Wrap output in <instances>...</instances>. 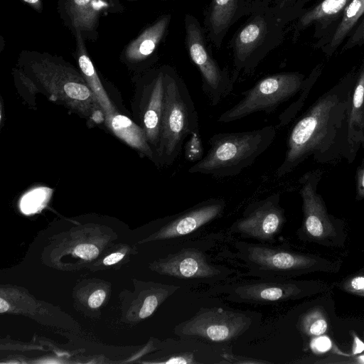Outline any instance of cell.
Wrapping results in <instances>:
<instances>
[{
	"mask_svg": "<svg viewBox=\"0 0 364 364\" xmlns=\"http://www.w3.org/2000/svg\"><path fill=\"white\" fill-rule=\"evenodd\" d=\"M356 76L348 75L322 94L289 130L287 150L276 171L278 178L311 156L320 164L348 157V117Z\"/></svg>",
	"mask_w": 364,
	"mask_h": 364,
	"instance_id": "1",
	"label": "cell"
},
{
	"mask_svg": "<svg viewBox=\"0 0 364 364\" xmlns=\"http://www.w3.org/2000/svg\"><path fill=\"white\" fill-rule=\"evenodd\" d=\"M364 14V0H353L344 9L342 20L330 43L331 51L336 49Z\"/></svg>",
	"mask_w": 364,
	"mask_h": 364,
	"instance_id": "23",
	"label": "cell"
},
{
	"mask_svg": "<svg viewBox=\"0 0 364 364\" xmlns=\"http://www.w3.org/2000/svg\"><path fill=\"white\" fill-rule=\"evenodd\" d=\"M226 207L222 198H210L175 215L157 234L159 239L182 237L219 218Z\"/></svg>",
	"mask_w": 364,
	"mask_h": 364,
	"instance_id": "18",
	"label": "cell"
},
{
	"mask_svg": "<svg viewBox=\"0 0 364 364\" xmlns=\"http://www.w3.org/2000/svg\"><path fill=\"white\" fill-rule=\"evenodd\" d=\"M348 157L353 163L364 147V61L357 73L351 92L348 117Z\"/></svg>",
	"mask_w": 364,
	"mask_h": 364,
	"instance_id": "19",
	"label": "cell"
},
{
	"mask_svg": "<svg viewBox=\"0 0 364 364\" xmlns=\"http://www.w3.org/2000/svg\"><path fill=\"white\" fill-rule=\"evenodd\" d=\"M120 0H58L57 11L62 23L73 33L80 31L85 41L99 37L100 19L109 14H122Z\"/></svg>",
	"mask_w": 364,
	"mask_h": 364,
	"instance_id": "12",
	"label": "cell"
},
{
	"mask_svg": "<svg viewBox=\"0 0 364 364\" xmlns=\"http://www.w3.org/2000/svg\"><path fill=\"white\" fill-rule=\"evenodd\" d=\"M18 67L34 85L78 114L96 123L105 121V114L82 74L63 58L47 52L22 50Z\"/></svg>",
	"mask_w": 364,
	"mask_h": 364,
	"instance_id": "2",
	"label": "cell"
},
{
	"mask_svg": "<svg viewBox=\"0 0 364 364\" xmlns=\"http://www.w3.org/2000/svg\"><path fill=\"white\" fill-rule=\"evenodd\" d=\"M299 1V0H298V1H297L296 5L295 14H296V6H297V4H298Z\"/></svg>",
	"mask_w": 364,
	"mask_h": 364,
	"instance_id": "43",
	"label": "cell"
},
{
	"mask_svg": "<svg viewBox=\"0 0 364 364\" xmlns=\"http://www.w3.org/2000/svg\"><path fill=\"white\" fill-rule=\"evenodd\" d=\"M258 0H210L203 12V28L208 41L217 48L222 46L230 27L254 11Z\"/></svg>",
	"mask_w": 364,
	"mask_h": 364,
	"instance_id": "17",
	"label": "cell"
},
{
	"mask_svg": "<svg viewBox=\"0 0 364 364\" xmlns=\"http://www.w3.org/2000/svg\"><path fill=\"white\" fill-rule=\"evenodd\" d=\"M171 20L164 14L148 25L123 49L120 58L126 64L142 69L149 68L158 59V50L165 40Z\"/></svg>",
	"mask_w": 364,
	"mask_h": 364,
	"instance_id": "16",
	"label": "cell"
},
{
	"mask_svg": "<svg viewBox=\"0 0 364 364\" xmlns=\"http://www.w3.org/2000/svg\"><path fill=\"white\" fill-rule=\"evenodd\" d=\"M158 267L162 273L176 279L196 284L220 283L233 272L227 267L213 264L203 251L194 247L184 248L170 255Z\"/></svg>",
	"mask_w": 364,
	"mask_h": 364,
	"instance_id": "13",
	"label": "cell"
},
{
	"mask_svg": "<svg viewBox=\"0 0 364 364\" xmlns=\"http://www.w3.org/2000/svg\"><path fill=\"white\" fill-rule=\"evenodd\" d=\"M235 247L237 257L248 269L245 276L284 279L312 267L315 263V260L309 257L264 243L238 241Z\"/></svg>",
	"mask_w": 364,
	"mask_h": 364,
	"instance_id": "9",
	"label": "cell"
},
{
	"mask_svg": "<svg viewBox=\"0 0 364 364\" xmlns=\"http://www.w3.org/2000/svg\"><path fill=\"white\" fill-rule=\"evenodd\" d=\"M184 28L186 48L200 74L202 89L211 105L216 106L233 89L231 74L227 68H221L213 58L205 30L196 17L186 14Z\"/></svg>",
	"mask_w": 364,
	"mask_h": 364,
	"instance_id": "8",
	"label": "cell"
},
{
	"mask_svg": "<svg viewBox=\"0 0 364 364\" xmlns=\"http://www.w3.org/2000/svg\"><path fill=\"white\" fill-rule=\"evenodd\" d=\"M223 360L220 363H269V361L258 360L252 358H247L243 356L235 355L234 354L223 352L222 354Z\"/></svg>",
	"mask_w": 364,
	"mask_h": 364,
	"instance_id": "29",
	"label": "cell"
},
{
	"mask_svg": "<svg viewBox=\"0 0 364 364\" xmlns=\"http://www.w3.org/2000/svg\"><path fill=\"white\" fill-rule=\"evenodd\" d=\"M356 199H364V159L357 167L355 173Z\"/></svg>",
	"mask_w": 364,
	"mask_h": 364,
	"instance_id": "31",
	"label": "cell"
},
{
	"mask_svg": "<svg viewBox=\"0 0 364 364\" xmlns=\"http://www.w3.org/2000/svg\"><path fill=\"white\" fill-rule=\"evenodd\" d=\"M284 24L270 5L258 0L254 11L238 28L230 42L232 53L231 79L252 73L260 62L283 41Z\"/></svg>",
	"mask_w": 364,
	"mask_h": 364,
	"instance_id": "5",
	"label": "cell"
},
{
	"mask_svg": "<svg viewBox=\"0 0 364 364\" xmlns=\"http://www.w3.org/2000/svg\"><path fill=\"white\" fill-rule=\"evenodd\" d=\"M305 76L299 72H282L264 77L242 92L237 104L223 112L218 122H231L253 113H270L301 91Z\"/></svg>",
	"mask_w": 364,
	"mask_h": 364,
	"instance_id": "6",
	"label": "cell"
},
{
	"mask_svg": "<svg viewBox=\"0 0 364 364\" xmlns=\"http://www.w3.org/2000/svg\"><path fill=\"white\" fill-rule=\"evenodd\" d=\"M124 257V255L119 252L113 253L110 255L107 256L104 259V264L106 265H111L117 263L119 260H121Z\"/></svg>",
	"mask_w": 364,
	"mask_h": 364,
	"instance_id": "36",
	"label": "cell"
},
{
	"mask_svg": "<svg viewBox=\"0 0 364 364\" xmlns=\"http://www.w3.org/2000/svg\"><path fill=\"white\" fill-rule=\"evenodd\" d=\"M185 156L190 161H198L203 158V148L199 132L193 133L184 146Z\"/></svg>",
	"mask_w": 364,
	"mask_h": 364,
	"instance_id": "28",
	"label": "cell"
},
{
	"mask_svg": "<svg viewBox=\"0 0 364 364\" xmlns=\"http://www.w3.org/2000/svg\"><path fill=\"white\" fill-rule=\"evenodd\" d=\"M319 70H314L308 78H306L304 85L299 92V96L295 102L291 103L279 117L278 127L288 124L298 114L303 107L311 87L319 75Z\"/></svg>",
	"mask_w": 364,
	"mask_h": 364,
	"instance_id": "24",
	"label": "cell"
},
{
	"mask_svg": "<svg viewBox=\"0 0 364 364\" xmlns=\"http://www.w3.org/2000/svg\"><path fill=\"white\" fill-rule=\"evenodd\" d=\"M161 1H174V0H161Z\"/></svg>",
	"mask_w": 364,
	"mask_h": 364,
	"instance_id": "44",
	"label": "cell"
},
{
	"mask_svg": "<svg viewBox=\"0 0 364 364\" xmlns=\"http://www.w3.org/2000/svg\"><path fill=\"white\" fill-rule=\"evenodd\" d=\"M105 122L118 138L156 163L155 153L141 126L118 112L105 119Z\"/></svg>",
	"mask_w": 364,
	"mask_h": 364,
	"instance_id": "21",
	"label": "cell"
},
{
	"mask_svg": "<svg viewBox=\"0 0 364 364\" xmlns=\"http://www.w3.org/2000/svg\"><path fill=\"white\" fill-rule=\"evenodd\" d=\"M311 346L315 352L323 353L331 348V342L326 336H319L312 341Z\"/></svg>",
	"mask_w": 364,
	"mask_h": 364,
	"instance_id": "33",
	"label": "cell"
},
{
	"mask_svg": "<svg viewBox=\"0 0 364 364\" xmlns=\"http://www.w3.org/2000/svg\"><path fill=\"white\" fill-rule=\"evenodd\" d=\"M353 354L360 353L364 350V343L360 338L355 336L354 338V346H353Z\"/></svg>",
	"mask_w": 364,
	"mask_h": 364,
	"instance_id": "38",
	"label": "cell"
},
{
	"mask_svg": "<svg viewBox=\"0 0 364 364\" xmlns=\"http://www.w3.org/2000/svg\"><path fill=\"white\" fill-rule=\"evenodd\" d=\"M164 104L156 164L167 166L178 158L185 139L198 132V117L183 80L168 65H164Z\"/></svg>",
	"mask_w": 364,
	"mask_h": 364,
	"instance_id": "4",
	"label": "cell"
},
{
	"mask_svg": "<svg viewBox=\"0 0 364 364\" xmlns=\"http://www.w3.org/2000/svg\"><path fill=\"white\" fill-rule=\"evenodd\" d=\"M73 36L76 42V57L80 72L96 97L97 102L104 112L105 119H107L118 111L111 102L102 85L97 73L87 53L85 41L82 38L81 33L77 31Z\"/></svg>",
	"mask_w": 364,
	"mask_h": 364,
	"instance_id": "20",
	"label": "cell"
},
{
	"mask_svg": "<svg viewBox=\"0 0 364 364\" xmlns=\"http://www.w3.org/2000/svg\"><path fill=\"white\" fill-rule=\"evenodd\" d=\"M279 193L250 203L240 218L230 227L232 233L261 243L273 242L285 222Z\"/></svg>",
	"mask_w": 364,
	"mask_h": 364,
	"instance_id": "11",
	"label": "cell"
},
{
	"mask_svg": "<svg viewBox=\"0 0 364 364\" xmlns=\"http://www.w3.org/2000/svg\"><path fill=\"white\" fill-rule=\"evenodd\" d=\"M348 289L354 292L364 294V277L353 278L348 283Z\"/></svg>",
	"mask_w": 364,
	"mask_h": 364,
	"instance_id": "35",
	"label": "cell"
},
{
	"mask_svg": "<svg viewBox=\"0 0 364 364\" xmlns=\"http://www.w3.org/2000/svg\"><path fill=\"white\" fill-rule=\"evenodd\" d=\"M139 121L155 155L157 151L164 104V65L148 70L141 78Z\"/></svg>",
	"mask_w": 364,
	"mask_h": 364,
	"instance_id": "14",
	"label": "cell"
},
{
	"mask_svg": "<svg viewBox=\"0 0 364 364\" xmlns=\"http://www.w3.org/2000/svg\"><path fill=\"white\" fill-rule=\"evenodd\" d=\"M125 1L134 2V1H137L139 0H125Z\"/></svg>",
	"mask_w": 364,
	"mask_h": 364,
	"instance_id": "42",
	"label": "cell"
},
{
	"mask_svg": "<svg viewBox=\"0 0 364 364\" xmlns=\"http://www.w3.org/2000/svg\"><path fill=\"white\" fill-rule=\"evenodd\" d=\"M75 253L77 256L89 260L95 258L98 255L99 250L93 245L81 244L75 247Z\"/></svg>",
	"mask_w": 364,
	"mask_h": 364,
	"instance_id": "30",
	"label": "cell"
},
{
	"mask_svg": "<svg viewBox=\"0 0 364 364\" xmlns=\"http://www.w3.org/2000/svg\"><path fill=\"white\" fill-rule=\"evenodd\" d=\"M23 2L28 5L33 10L38 13H41L43 11V2L42 0H21Z\"/></svg>",
	"mask_w": 364,
	"mask_h": 364,
	"instance_id": "37",
	"label": "cell"
},
{
	"mask_svg": "<svg viewBox=\"0 0 364 364\" xmlns=\"http://www.w3.org/2000/svg\"><path fill=\"white\" fill-rule=\"evenodd\" d=\"M364 41V18L353 32V35L348 38V42L344 46L343 50L353 48Z\"/></svg>",
	"mask_w": 364,
	"mask_h": 364,
	"instance_id": "32",
	"label": "cell"
},
{
	"mask_svg": "<svg viewBox=\"0 0 364 364\" xmlns=\"http://www.w3.org/2000/svg\"><path fill=\"white\" fill-rule=\"evenodd\" d=\"M323 173L322 169L316 168L305 173L299 180L304 229L309 235L315 238L330 236L334 230L324 201L317 192Z\"/></svg>",
	"mask_w": 364,
	"mask_h": 364,
	"instance_id": "15",
	"label": "cell"
},
{
	"mask_svg": "<svg viewBox=\"0 0 364 364\" xmlns=\"http://www.w3.org/2000/svg\"><path fill=\"white\" fill-rule=\"evenodd\" d=\"M105 298V292L99 289L93 292L88 299V304L91 308L99 307Z\"/></svg>",
	"mask_w": 364,
	"mask_h": 364,
	"instance_id": "34",
	"label": "cell"
},
{
	"mask_svg": "<svg viewBox=\"0 0 364 364\" xmlns=\"http://www.w3.org/2000/svg\"><path fill=\"white\" fill-rule=\"evenodd\" d=\"M247 313L220 307L200 308L174 328L176 336L208 344L227 345L245 333L252 324Z\"/></svg>",
	"mask_w": 364,
	"mask_h": 364,
	"instance_id": "7",
	"label": "cell"
},
{
	"mask_svg": "<svg viewBox=\"0 0 364 364\" xmlns=\"http://www.w3.org/2000/svg\"><path fill=\"white\" fill-rule=\"evenodd\" d=\"M298 0H274L270 4L273 12L279 21L284 24L295 15V9Z\"/></svg>",
	"mask_w": 364,
	"mask_h": 364,
	"instance_id": "27",
	"label": "cell"
},
{
	"mask_svg": "<svg viewBox=\"0 0 364 364\" xmlns=\"http://www.w3.org/2000/svg\"><path fill=\"white\" fill-rule=\"evenodd\" d=\"M51 190L46 187H38L26 193L21 198V208L24 213L36 212L41 208Z\"/></svg>",
	"mask_w": 364,
	"mask_h": 364,
	"instance_id": "25",
	"label": "cell"
},
{
	"mask_svg": "<svg viewBox=\"0 0 364 364\" xmlns=\"http://www.w3.org/2000/svg\"><path fill=\"white\" fill-rule=\"evenodd\" d=\"M277 128L267 126L251 131L217 133L208 140L207 154L188 172L216 178L239 175L271 146Z\"/></svg>",
	"mask_w": 364,
	"mask_h": 364,
	"instance_id": "3",
	"label": "cell"
},
{
	"mask_svg": "<svg viewBox=\"0 0 364 364\" xmlns=\"http://www.w3.org/2000/svg\"><path fill=\"white\" fill-rule=\"evenodd\" d=\"M358 360L360 363H364V355H361L358 358Z\"/></svg>",
	"mask_w": 364,
	"mask_h": 364,
	"instance_id": "41",
	"label": "cell"
},
{
	"mask_svg": "<svg viewBox=\"0 0 364 364\" xmlns=\"http://www.w3.org/2000/svg\"><path fill=\"white\" fill-rule=\"evenodd\" d=\"M264 4L270 5L273 0H262Z\"/></svg>",
	"mask_w": 364,
	"mask_h": 364,
	"instance_id": "40",
	"label": "cell"
},
{
	"mask_svg": "<svg viewBox=\"0 0 364 364\" xmlns=\"http://www.w3.org/2000/svg\"><path fill=\"white\" fill-rule=\"evenodd\" d=\"M302 290L284 279H242L223 282L208 289L209 294L224 296L235 303L272 304L297 296Z\"/></svg>",
	"mask_w": 364,
	"mask_h": 364,
	"instance_id": "10",
	"label": "cell"
},
{
	"mask_svg": "<svg viewBox=\"0 0 364 364\" xmlns=\"http://www.w3.org/2000/svg\"><path fill=\"white\" fill-rule=\"evenodd\" d=\"M353 0H323L314 8L305 12L299 18L296 31H299L311 23L323 22L336 16Z\"/></svg>",
	"mask_w": 364,
	"mask_h": 364,
	"instance_id": "22",
	"label": "cell"
},
{
	"mask_svg": "<svg viewBox=\"0 0 364 364\" xmlns=\"http://www.w3.org/2000/svg\"><path fill=\"white\" fill-rule=\"evenodd\" d=\"M304 331L313 336H321L327 329L326 319L318 313H312L307 315L302 321Z\"/></svg>",
	"mask_w": 364,
	"mask_h": 364,
	"instance_id": "26",
	"label": "cell"
},
{
	"mask_svg": "<svg viewBox=\"0 0 364 364\" xmlns=\"http://www.w3.org/2000/svg\"><path fill=\"white\" fill-rule=\"evenodd\" d=\"M9 304L2 298L0 299V312L4 313L9 309Z\"/></svg>",
	"mask_w": 364,
	"mask_h": 364,
	"instance_id": "39",
	"label": "cell"
}]
</instances>
